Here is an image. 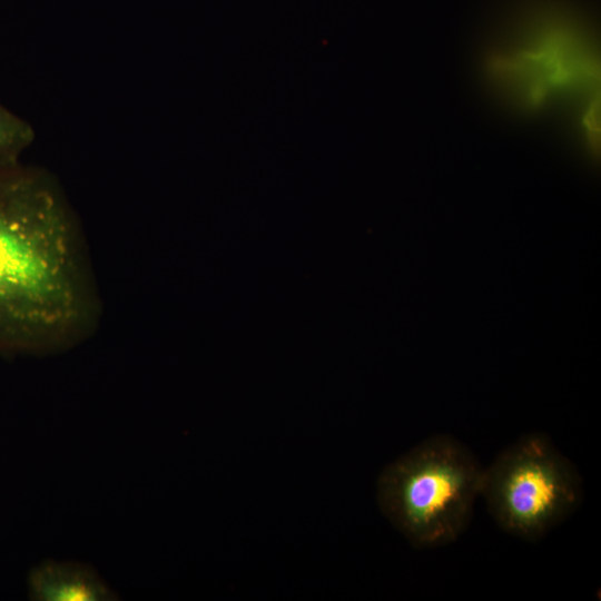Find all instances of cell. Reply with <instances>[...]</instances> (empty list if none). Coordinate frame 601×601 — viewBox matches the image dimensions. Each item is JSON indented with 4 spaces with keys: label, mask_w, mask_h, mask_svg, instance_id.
<instances>
[{
    "label": "cell",
    "mask_w": 601,
    "mask_h": 601,
    "mask_svg": "<svg viewBox=\"0 0 601 601\" xmlns=\"http://www.w3.org/2000/svg\"><path fill=\"white\" fill-rule=\"evenodd\" d=\"M68 236L47 199L0 160V348H23L76 309Z\"/></svg>",
    "instance_id": "6da1fadb"
},
{
    "label": "cell",
    "mask_w": 601,
    "mask_h": 601,
    "mask_svg": "<svg viewBox=\"0 0 601 601\" xmlns=\"http://www.w3.org/2000/svg\"><path fill=\"white\" fill-rule=\"evenodd\" d=\"M482 473L465 444L451 435H433L382 470L377 504L414 548L445 546L469 528Z\"/></svg>",
    "instance_id": "7a4b0ae2"
},
{
    "label": "cell",
    "mask_w": 601,
    "mask_h": 601,
    "mask_svg": "<svg viewBox=\"0 0 601 601\" xmlns=\"http://www.w3.org/2000/svg\"><path fill=\"white\" fill-rule=\"evenodd\" d=\"M480 495L504 532L533 542L579 509L583 480L550 437L535 432L521 436L483 467Z\"/></svg>",
    "instance_id": "3957f363"
},
{
    "label": "cell",
    "mask_w": 601,
    "mask_h": 601,
    "mask_svg": "<svg viewBox=\"0 0 601 601\" xmlns=\"http://www.w3.org/2000/svg\"><path fill=\"white\" fill-rule=\"evenodd\" d=\"M493 69L515 96L530 105L540 104L551 89L595 78L594 66L591 67L580 48L564 36L553 35L535 46L497 58Z\"/></svg>",
    "instance_id": "277c9868"
},
{
    "label": "cell",
    "mask_w": 601,
    "mask_h": 601,
    "mask_svg": "<svg viewBox=\"0 0 601 601\" xmlns=\"http://www.w3.org/2000/svg\"><path fill=\"white\" fill-rule=\"evenodd\" d=\"M31 597L38 601H110L117 594L90 566L46 561L30 574Z\"/></svg>",
    "instance_id": "5b68a950"
},
{
    "label": "cell",
    "mask_w": 601,
    "mask_h": 601,
    "mask_svg": "<svg viewBox=\"0 0 601 601\" xmlns=\"http://www.w3.org/2000/svg\"><path fill=\"white\" fill-rule=\"evenodd\" d=\"M27 129L13 116L0 108V160L10 161L27 140Z\"/></svg>",
    "instance_id": "8992f818"
}]
</instances>
